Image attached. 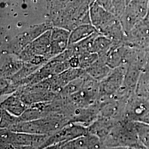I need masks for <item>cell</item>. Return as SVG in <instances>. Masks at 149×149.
<instances>
[{
	"instance_id": "19",
	"label": "cell",
	"mask_w": 149,
	"mask_h": 149,
	"mask_svg": "<svg viewBox=\"0 0 149 149\" xmlns=\"http://www.w3.org/2000/svg\"><path fill=\"white\" fill-rule=\"evenodd\" d=\"M41 66L34 65L30 63L24 62L23 65L20 70L9 79H10L14 84H16L27 78V77L35 72Z\"/></svg>"
},
{
	"instance_id": "9",
	"label": "cell",
	"mask_w": 149,
	"mask_h": 149,
	"mask_svg": "<svg viewBox=\"0 0 149 149\" xmlns=\"http://www.w3.org/2000/svg\"><path fill=\"white\" fill-rule=\"evenodd\" d=\"M125 43L131 47L144 50L149 47V13L127 34Z\"/></svg>"
},
{
	"instance_id": "7",
	"label": "cell",
	"mask_w": 149,
	"mask_h": 149,
	"mask_svg": "<svg viewBox=\"0 0 149 149\" xmlns=\"http://www.w3.org/2000/svg\"><path fill=\"white\" fill-rule=\"evenodd\" d=\"M53 27L52 23H44L32 26L16 36L7 47L5 53L18 55L23 48L29 43Z\"/></svg>"
},
{
	"instance_id": "12",
	"label": "cell",
	"mask_w": 149,
	"mask_h": 149,
	"mask_svg": "<svg viewBox=\"0 0 149 149\" xmlns=\"http://www.w3.org/2000/svg\"><path fill=\"white\" fill-rule=\"evenodd\" d=\"M62 149H103L101 140L96 135L88 133L65 144H61Z\"/></svg>"
},
{
	"instance_id": "6",
	"label": "cell",
	"mask_w": 149,
	"mask_h": 149,
	"mask_svg": "<svg viewBox=\"0 0 149 149\" xmlns=\"http://www.w3.org/2000/svg\"><path fill=\"white\" fill-rule=\"evenodd\" d=\"M88 133L87 127L79 124L69 123L58 131L48 136L41 149L50 146L66 143Z\"/></svg>"
},
{
	"instance_id": "23",
	"label": "cell",
	"mask_w": 149,
	"mask_h": 149,
	"mask_svg": "<svg viewBox=\"0 0 149 149\" xmlns=\"http://www.w3.org/2000/svg\"><path fill=\"white\" fill-rule=\"evenodd\" d=\"M17 90L18 88L10 79L1 78V96H9Z\"/></svg>"
},
{
	"instance_id": "8",
	"label": "cell",
	"mask_w": 149,
	"mask_h": 149,
	"mask_svg": "<svg viewBox=\"0 0 149 149\" xmlns=\"http://www.w3.org/2000/svg\"><path fill=\"white\" fill-rule=\"evenodd\" d=\"M127 64L112 70L99 85V100L114 96L123 86Z\"/></svg>"
},
{
	"instance_id": "18",
	"label": "cell",
	"mask_w": 149,
	"mask_h": 149,
	"mask_svg": "<svg viewBox=\"0 0 149 149\" xmlns=\"http://www.w3.org/2000/svg\"><path fill=\"white\" fill-rule=\"evenodd\" d=\"M84 74L69 83L60 92L58 96L63 98H66L79 91L82 88L84 84Z\"/></svg>"
},
{
	"instance_id": "10",
	"label": "cell",
	"mask_w": 149,
	"mask_h": 149,
	"mask_svg": "<svg viewBox=\"0 0 149 149\" xmlns=\"http://www.w3.org/2000/svg\"><path fill=\"white\" fill-rule=\"evenodd\" d=\"M146 5L142 1H135L119 18L123 29L127 34L148 15Z\"/></svg>"
},
{
	"instance_id": "14",
	"label": "cell",
	"mask_w": 149,
	"mask_h": 149,
	"mask_svg": "<svg viewBox=\"0 0 149 149\" xmlns=\"http://www.w3.org/2000/svg\"><path fill=\"white\" fill-rule=\"evenodd\" d=\"M28 107L16 92L7 96L1 102V108L17 117L21 116Z\"/></svg>"
},
{
	"instance_id": "20",
	"label": "cell",
	"mask_w": 149,
	"mask_h": 149,
	"mask_svg": "<svg viewBox=\"0 0 149 149\" xmlns=\"http://www.w3.org/2000/svg\"><path fill=\"white\" fill-rule=\"evenodd\" d=\"M134 123L140 143L145 149H149V124Z\"/></svg>"
},
{
	"instance_id": "4",
	"label": "cell",
	"mask_w": 149,
	"mask_h": 149,
	"mask_svg": "<svg viewBox=\"0 0 149 149\" xmlns=\"http://www.w3.org/2000/svg\"><path fill=\"white\" fill-rule=\"evenodd\" d=\"M51 29L44 32L39 37L29 43L18 55L23 62H30L37 56L44 57L49 61L51 50Z\"/></svg>"
},
{
	"instance_id": "22",
	"label": "cell",
	"mask_w": 149,
	"mask_h": 149,
	"mask_svg": "<svg viewBox=\"0 0 149 149\" xmlns=\"http://www.w3.org/2000/svg\"><path fill=\"white\" fill-rule=\"evenodd\" d=\"M78 55L80 61L79 68L83 70L87 69L99 58L97 54L91 52H86Z\"/></svg>"
},
{
	"instance_id": "5",
	"label": "cell",
	"mask_w": 149,
	"mask_h": 149,
	"mask_svg": "<svg viewBox=\"0 0 149 149\" xmlns=\"http://www.w3.org/2000/svg\"><path fill=\"white\" fill-rule=\"evenodd\" d=\"M122 118L133 122L149 124V101L134 92L129 97Z\"/></svg>"
},
{
	"instance_id": "15",
	"label": "cell",
	"mask_w": 149,
	"mask_h": 149,
	"mask_svg": "<svg viewBox=\"0 0 149 149\" xmlns=\"http://www.w3.org/2000/svg\"><path fill=\"white\" fill-rule=\"evenodd\" d=\"M107 65L104 59L99 57L98 59L90 67L85 70V72L92 79L100 82L108 75L112 71Z\"/></svg>"
},
{
	"instance_id": "3",
	"label": "cell",
	"mask_w": 149,
	"mask_h": 149,
	"mask_svg": "<svg viewBox=\"0 0 149 149\" xmlns=\"http://www.w3.org/2000/svg\"><path fill=\"white\" fill-rule=\"evenodd\" d=\"M1 145L8 144L21 149H41L48 135H36L1 129Z\"/></svg>"
},
{
	"instance_id": "13",
	"label": "cell",
	"mask_w": 149,
	"mask_h": 149,
	"mask_svg": "<svg viewBox=\"0 0 149 149\" xmlns=\"http://www.w3.org/2000/svg\"><path fill=\"white\" fill-rule=\"evenodd\" d=\"M23 63L17 55L7 53L3 54L1 56V78L10 79L20 70Z\"/></svg>"
},
{
	"instance_id": "16",
	"label": "cell",
	"mask_w": 149,
	"mask_h": 149,
	"mask_svg": "<svg viewBox=\"0 0 149 149\" xmlns=\"http://www.w3.org/2000/svg\"><path fill=\"white\" fill-rule=\"evenodd\" d=\"M97 32L91 23L79 25L70 32L69 45L78 43Z\"/></svg>"
},
{
	"instance_id": "11",
	"label": "cell",
	"mask_w": 149,
	"mask_h": 149,
	"mask_svg": "<svg viewBox=\"0 0 149 149\" xmlns=\"http://www.w3.org/2000/svg\"><path fill=\"white\" fill-rule=\"evenodd\" d=\"M70 31L64 28L53 27L51 29V50L52 59L62 53L69 46Z\"/></svg>"
},
{
	"instance_id": "21",
	"label": "cell",
	"mask_w": 149,
	"mask_h": 149,
	"mask_svg": "<svg viewBox=\"0 0 149 149\" xmlns=\"http://www.w3.org/2000/svg\"><path fill=\"white\" fill-rule=\"evenodd\" d=\"M18 122L19 117H17L1 108V129H10Z\"/></svg>"
},
{
	"instance_id": "2",
	"label": "cell",
	"mask_w": 149,
	"mask_h": 149,
	"mask_svg": "<svg viewBox=\"0 0 149 149\" xmlns=\"http://www.w3.org/2000/svg\"><path fill=\"white\" fill-rule=\"evenodd\" d=\"M69 123V120L63 115L49 116L32 121L17 123L10 130L18 132L49 136Z\"/></svg>"
},
{
	"instance_id": "1",
	"label": "cell",
	"mask_w": 149,
	"mask_h": 149,
	"mask_svg": "<svg viewBox=\"0 0 149 149\" xmlns=\"http://www.w3.org/2000/svg\"><path fill=\"white\" fill-rule=\"evenodd\" d=\"M102 143L104 148H144L139 140L135 123L124 118L118 120Z\"/></svg>"
},
{
	"instance_id": "24",
	"label": "cell",
	"mask_w": 149,
	"mask_h": 149,
	"mask_svg": "<svg viewBox=\"0 0 149 149\" xmlns=\"http://www.w3.org/2000/svg\"><path fill=\"white\" fill-rule=\"evenodd\" d=\"M103 149H145L144 148H123V147H117V148H104Z\"/></svg>"
},
{
	"instance_id": "17",
	"label": "cell",
	"mask_w": 149,
	"mask_h": 149,
	"mask_svg": "<svg viewBox=\"0 0 149 149\" xmlns=\"http://www.w3.org/2000/svg\"><path fill=\"white\" fill-rule=\"evenodd\" d=\"M113 45V43L109 38L98 33L93 41L91 52L102 57L106 55Z\"/></svg>"
}]
</instances>
